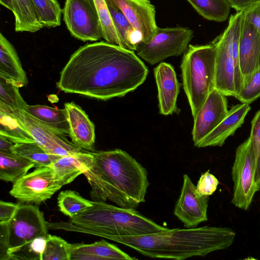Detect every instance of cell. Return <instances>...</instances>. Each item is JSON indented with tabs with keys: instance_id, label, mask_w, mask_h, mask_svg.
Masks as SVG:
<instances>
[{
	"instance_id": "cell-1",
	"label": "cell",
	"mask_w": 260,
	"mask_h": 260,
	"mask_svg": "<svg viewBox=\"0 0 260 260\" xmlns=\"http://www.w3.org/2000/svg\"><path fill=\"white\" fill-rule=\"evenodd\" d=\"M148 70L134 51L101 41L81 46L61 70L57 87L101 100L124 96L145 81Z\"/></svg>"
},
{
	"instance_id": "cell-2",
	"label": "cell",
	"mask_w": 260,
	"mask_h": 260,
	"mask_svg": "<svg viewBox=\"0 0 260 260\" xmlns=\"http://www.w3.org/2000/svg\"><path fill=\"white\" fill-rule=\"evenodd\" d=\"M91 168L83 174L96 202L107 200L118 206L136 209L145 202L149 185L146 169L120 149L92 152Z\"/></svg>"
},
{
	"instance_id": "cell-3",
	"label": "cell",
	"mask_w": 260,
	"mask_h": 260,
	"mask_svg": "<svg viewBox=\"0 0 260 260\" xmlns=\"http://www.w3.org/2000/svg\"><path fill=\"white\" fill-rule=\"evenodd\" d=\"M236 233L231 228L204 226L173 229L149 234L115 237L112 239L151 258L183 260L205 256L225 249L234 242Z\"/></svg>"
},
{
	"instance_id": "cell-4",
	"label": "cell",
	"mask_w": 260,
	"mask_h": 260,
	"mask_svg": "<svg viewBox=\"0 0 260 260\" xmlns=\"http://www.w3.org/2000/svg\"><path fill=\"white\" fill-rule=\"evenodd\" d=\"M92 206L67 221L48 222L49 230H63L101 237L110 240L115 237L135 236L167 231L137 211L92 201Z\"/></svg>"
},
{
	"instance_id": "cell-5",
	"label": "cell",
	"mask_w": 260,
	"mask_h": 260,
	"mask_svg": "<svg viewBox=\"0 0 260 260\" xmlns=\"http://www.w3.org/2000/svg\"><path fill=\"white\" fill-rule=\"evenodd\" d=\"M216 48L212 44L189 45L183 53L181 69L184 92L194 118L215 88Z\"/></svg>"
},
{
	"instance_id": "cell-6",
	"label": "cell",
	"mask_w": 260,
	"mask_h": 260,
	"mask_svg": "<svg viewBox=\"0 0 260 260\" xmlns=\"http://www.w3.org/2000/svg\"><path fill=\"white\" fill-rule=\"evenodd\" d=\"M243 12L232 15L224 31L212 43L216 48L215 88L235 97L243 85L239 60V39Z\"/></svg>"
},
{
	"instance_id": "cell-7",
	"label": "cell",
	"mask_w": 260,
	"mask_h": 260,
	"mask_svg": "<svg viewBox=\"0 0 260 260\" xmlns=\"http://www.w3.org/2000/svg\"><path fill=\"white\" fill-rule=\"evenodd\" d=\"M48 230L43 212L37 205L21 203L9 223L0 224V231L6 239L8 260L34 239L46 237Z\"/></svg>"
},
{
	"instance_id": "cell-8",
	"label": "cell",
	"mask_w": 260,
	"mask_h": 260,
	"mask_svg": "<svg viewBox=\"0 0 260 260\" xmlns=\"http://www.w3.org/2000/svg\"><path fill=\"white\" fill-rule=\"evenodd\" d=\"M193 36V30L188 27H158L149 42L147 43L141 42L139 44L137 54L153 65L169 57L184 53Z\"/></svg>"
},
{
	"instance_id": "cell-9",
	"label": "cell",
	"mask_w": 260,
	"mask_h": 260,
	"mask_svg": "<svg viewBox=\"0 0 260 260\" xmlns=\"http://www.w3.org/2000/svg\"><path fill=\"white\" fill-rule=\"evenodd\" d=\"M232 178L234 192L231 202L236 207L247 210L255 193L259 190L255 181L254 156L249 138L236 148Z\"/></svg>"
},
{
	"instance_id": "cell-10",
	"label": "cell",
	"mask_w": 260,
	"mask_h": 260,
	"mask_svg": "<svg viewBox=\"0 0 260 260\" xmlns=\"http://www.w3.org/2000/svg\"><path fill=\"white\" fill-rule=\"evenodd\" d=\"M63 19L71 35L83 42L103 38L100 18L93 0H66Z\"/></svg>"
},
{
	"instance_id": "cell-11",
	"label": "cell",
	"mask_w": 260,
	"mask_h": 260,
	"mask_svg": "<svg viewBox=\"0 0 260 260\" xmlns=\"http://www.w3.org/2000/svg\"><path fill=\"white\" fill-rule=\"evenodd\" d=\"M0 110L15 118L34 141L48 153L64 156L85 150L69 141L64 135L45 126L24 110L11 108L1 104Z\"/></svg>"
},
{
	"instance_id": "cell-12",
	"label": "cell",
	"mask_w": 260,
	"mask_h": 260,
	"mask_svg": "<svg viewBox=\"0 0 260 260\" xmlns=\"http://www.w3.org/2000/svg\"><path fill=\"white\" fill-rule=\"evenodd\" d=\"M50 166L36 168L13 184L10 195L23 204L39 205L61 188Z\"/></svg>"
},
{
	"instance_id": "cell-13",
	"label": "cell",
	"mask_w": 260,
	"mask_h": 260,
	"mask_svg": "<svg viewBox=\"0 0 260 260\" xmlns=\"http://www.w3.org/2000/svg\"><path fill=\"white\" fill-rule=\"evenodd\" d=\"M209 197L200 194L187 174L183 176V184L175 204L174 214L186 228L197 227L208 220Z\"/></svg>"
},
{
	"instance_id": "cell-14",
	"label": "cell",
	"mask_w": 260,
	"mask_h": 260,
	"mask_svg": "<svg viewBox=\"0 0 260 260\" xmlns=\"http://www.w3.org/2000/svg\"><path fill=\"white\" fill-rule=\"evenodd\" d=\"M225 96L216 88L213 89L193 118L192 137L194 146L226 117L229 110Z\"/></svg>"
},
{
	"instance_id": "cell-15",
	"label": "cell",
	"mask_w": 260,
	"mask_h": 260,
	"mask_svg": "<svg viewBox=\"0 0 260 260\" xmlns=\"http://www.w3.org/2000/svg\"><path fill=\"white\" fill-rule=\"evenodd\" d=\"M118 8L133 28L141 33L142 42L147 43L155 34L158 26L155 8L149 0H105Z\"/></svg>"
},
{
	"instance_id": "cell-16",
	"label": "cell",
	"mask_w": 260,
	"mask_h": 260,
	"mask_svg": "<svg viewBox=\"0 0 260 260\" xmlns=\"http://www.w3.org/2000/svg\"><path fill=\"white\" fill-rule=\"evenodd\" d=\"M240 70L243 84L260 68V32L245 18L243 12L239 39Z\"/></svg>"
},
{
	"instance_id": "cell-17",
	"label": "cell",
	"mask_w": 260,
	"mask_h": 260,
	"mask_svg": "<svg viewBox=\"0 0 260 260\" xmlns=\"http://www.w3.org/2000/svg\"><path fill=\"white\" fill-rule=\"evenodd\" d=\"M157 90L159 112L164 115L178 113L177 100L181 84L173 67L161 62L154 69Z\"/></svg>"
},
{
	"instance_id": "cell-18",
	"label": "cell",
	"mask_w": 260,
	"mask_h": 260,
	"mask_svg": "<svg viewBox=\"0 0 260 260\" xmlns=\"http://www.w3.org/2000/svg\"><path fill=\"white\" fill-rule=\"evenodd\" d=\"M70 127L72 142L82 149L94 152L95 127L88 115L74 102L64 105Z\"/></svg>"
},
{
	"instance_id": "cell-19",
	"label": "cell",
	"mask_w": 260,
	"mask_h": 260,
	"mask_svg": "<svg viewBox=\"0 0 260 260\" xmlns=\"http://www.w3.org/2000/svg\"><path fill=\"white\" fill-rule=\"evenodd\" d=\"M250 109L249 104L247 103L232 107L222 121L195 146L198 148L222 146L228 138L233 136L241 127Z\"/></svg>"
},
{
	"instance_id": "cell-20",
	"label": "cell",
	"mask_w": 260,
	"mask_h": 260,
	"mask_svg": "<svg viewBox=\"0 0 260 260\" xmlns=\"http://www.w3.org/2000/svg\"><path fill=\"white\" fill-rule=\"evenodd\" d=\"M93 161L92 152L84 150L61 156L50 166L54 171L55 180L62 186L87 172Z\"/></svg>"
},
{
	"instance_id": "cell-21",
	"label": "cell",
	"mask_w": 260,
	"mask_h": 260,
	"mask_svg": "<svg viewBox=\"0 0 260 260\" xmlns=\"http://www.w3.org/2000/svg\"><path fill=\"white\" fill-rule=\"evenodd\" d=\"M134 260L116 245L101 240L91 244H72L70 260Z\"/></svg>"
},
{
	"instance_id": "cell-22",
	"label": "cell",
	"mask_w": 260,
	"mask_h": 260,
	"mask_svg": "<svg viewBox=\"0 0 260 260\" xmlns=\"http://www.w3.org/2000/svg\"><path fill=\"white\" fill-rule=\"evenodd\" d=\"M0 78L19 88L27 84V78L12 44L0 34Z\"/></svg>"
},
{
	"instance_id": "cell-23",
	"label": "cell",
	"mask_w": 260,
	"mask_h": 260,
	"mask_svg": "<svg viewBox=\"0 0 260 260\" xmlns=\"http://www.w3.org/2000/svg\"><path fill=\"white\" fill-rule=\"evenodd\" d=\"M25 111L55 133L69 135L70 127L64 108L59 109L45 105H27Z\"/></svg>"
},
{
	"instance_id": "cell-24",
	"label": "cell",
	"mask_w": 260,
	"mask_h": 260,
	"mask_svg": "<svg viewBox=\"0 0 260 260\" xmlns=\"http://www.w3.org/2000/svg\"><path fill=\"white\" fill-rule=\"evenodd\" d=\"M16 32H35L42 29L32 0H12Z\"/></svg>"
},
{
	"instance_id": "cell-25",
	"label": "cell",
	"mask_w": 260,
	"mask_h": 260,
	"mask_svg": "<svg viewBox=\"0 0 260 260\" xmlns=\"http://www.w3.org/2000/svg\"><path fill=\"white\" fill-rule=\"evenodd\" d=\"M35 167L30 160L13 153L0 152V179L15 183Z\"/></svg>"
},
{
	"instance_id": "cell-26",
	"label": "cell",
	"mask_w": 260,
	"mask_h": 260,
	"mask_svg": "<svg viewBox=\"0 0 260 260\" xmlns=\"http://www.w3.org/2000/svg\"><path fill=\"white\" fill-rule=\"evenodd\" d=\"M12 152L32 161L35 168L50 166L61 157L48 153L35 141L16 143Z\"/></svg>"
},
{
	"instance_id": "cell-27",
	"label": "cell",
	"mask_w": 260,
	"mask_h": 260,
	"mask_svg": "<svg viewBox=\"0 0 260 260\" xmlns=\"http://www.w3.org/2000/svg\"><path fill=\"white\" fill-rule=\"evenodd\" d=\"M186 1L201 16L210 21H225L231 8L228 0Z\"/></svg>"
},
{
	"instance_id": "cell-28",
	"label": "cell",
	"mask_w": 260,
	"mask_h": 260,
	"mask_svg": "<svg viewBox=\"0 0 260 260\" xmlns=\"http://www.w3.org/2000/svg\"><path fill=\"white\" fill-rule=\"evenodd\" d=\"M92 204V201L84 198L74 190L61 191L57 197L59 210L69 217L83 213Z\"/></svg>"
},
{
	"instance_id": "cell-29",
	"label": "cell",
	"mask_w": 260,
	"mask_h": 260,
	"mask_svg": "<svg viewBox=\"0 0 260 260\" xmlns=\"http://www.w3.org/2000/svg\"><path fill=\"white\" fill-rule=\"evenodd\" d=\"M39 21L43 27H55L61 24L62 10L57 0H32Z\"/></svg>"
},
{
	"instance_id": "cell-30",
	"label": "cell",
	"mask_w": 260,
	"mask_h": 260,
	"mask_svg": "<svg viewBox=\"0 0 260 260\" xmlns=\"http://www.w3.org/2000/svg\"><path fill=\"white\" fill-rule=\"evenodd\" d=\"M0 135L7 137L15 144L34 141L31 136L15 118L1 110Z\"/></svg>"
},
{
	"instance_id": "cell-31",
	"label": "cell",
	"mask_w": 260,
	"mask_h": 260,
	"mask_svg": "<svg viewBox=\"0 0 260 260\" xmlns=\"http://www.w3.org/2000/svg\"><path fill=\"white\" fill-rule=\"evenodd\" d=\"M71 245L61 237L48 234L42 260H70Z\"/></svg>"
},
{
	"instance_id": "cell-32",
	"label": "cell",
	"mask_w": 260,
	"mask_h": 260,
	"mask_svg": "<svg viewBox=\"0 0 260 260\" xmlns=\"http://www.w3.org/2000/svg\"><path fill=\"white\" fill-rule=\"evenodd\" d=\"M106 3L119 37L120 46L128 50L134 51L129 42V36L135 29L118 8L106 2Z\"/></svg>"
},
{
	"instance_id": "cell-33",
	"label": "cell",
	"mask_w": 260,
	"mask_h": 260,
	"mask_svg": "<svg viewBox=\"0 0 260 260\" xmlns=\"http://www.w3.org/2000/svg\"><path fill=\"white\" fill-rule=\"evenodd\" d=\"M103 32V39L109 43L120 46L119 36L114 25L105 0H93Z\"/></svg>"
},
{
	"instance_id": "cell-34",
	"label": "cell",
	"mask_w": 260,
	"mask_h": 260,
	"mask_svg": "<svg viewBox=\"0 0 260 260\" xmlns=\"http://www.w3.org/2000/svg\"><path fill=\"white\" fill-rule=\"evenodd\" d=\"M19 88L0 78V104L11 108L25 110L27 104L21 96Z\"/></svg>"
},
{
	"instance_id": "cell-35",
	"label": "cell",
	"mask_w": 260,
	"mask_h": 260,
	"mask_svg": "<svg viewBox=\"0 0 260 260\" xmlns=\"http://www.w3.org/2000/svg\"><path fill=\"white\" fill-rule=\"evenodd\" d=\"M46 237H39L22 247L10 256V259L42 260L46 244Z\"/></svg>"
},
{
	"instance_id": "cell-36",
	"label": "cell",
	"mask_w": 260,
	"mask_h": 260,
	"mask_svg": "<svg viewBox=\"0 0 260 260\" xmlns=\"http://www.w3.org/2000/svg\"><path fill=\"white\" fill-rule=\"evenodd\" d=\"M249 139L253 153L255 181L260 190V110L251 121Z\"/></svg>"
},
{
	"instance_id": "cell-37",
	"label": "cell",
	"mask_w": 260,
	"mask_h": 260,
	"mask_svg": "<svg viewBox=\"0 0 260 260\" xmlns=\"http://www.w3.org/2000/svg\"><path fill=\"white\" fill-rule=\"evenodd\" d=\"M260 97V68L251 74L235 97L241 103L250 104Z\"/></svg>"
},
{
	"instance_id": "cell-38",
	"label": "cell",
	"mask_w": 260,
	"mask_h": 260,
	"mask_svg": "<svg viewBox=\"0 0 260 260\" xmlns=\"http://www.w3.org/2000/svg\"><path fill=\"white\" fill-rule=\"evenodd\" d=\"M219 183L217 178L208 170L201 175L196 189L200 194L209 197L216 191Z\"/></svg>"
},
{
	"instance_id": "cell-39",
	"label": "cell",
	"mask_w": 260,
	"mask_h": 260,
	"mask_svg": "<svg viewBox=\"0 0 260 260\" xmlns=\"http://www.w3.org/2000/svg\"><path fill=\"white\" fill-rule=\"evenodd\" d=\"M21 203L0 201V224H6L11 220Z\"/></svg>"
},
{
	"instance_id": "cell-40",
	"label": "cell",
	"mask_w": 260,
	"mask_h": 260,
	"mask_svg": "<svg viewBox=\"0 0 260 260\" xmlns=\"http://www.w3.org/2000/svg\"><path fill=\"white\" fill-rule=\"evenodd\" d=\"M231 8L237 12H246L260 2V0H228Z\"/></svg>"
},
{
	"instance_id": "cell-41",
	"label": "cell",
	"mask_w": 260,
	"mask_h": 260,
	"mask_svg": "<svg viewBox=\"0 0 260 260\" xmlns=\"http://www.w3.org/2000/svg\"><path fill=\"white\" fill-rule=\"evenodd\" d=\"M247 20L260 32V2L249 10L244 12Z\"/></svg>"
},
{
	"instance_id": "cell-42",
	"label": "cell",
	"mask_w": 260,
	"mask_h": 260,
	"mask_svg": "<svg viewBox=\"0 0 260 260\" xmlns=\"http://www.w3.org/2000/svg\"><path fill=\"white\" fill-rule=\"evenodd\" d=\"M15 143L7 137L0 135V152L12 153V148Z\"/></svg>"
},
{
	"instance_id": "cell-43",
	"label": "cell",
	"mask_w": 260,
	"mask_h": 260,
	"mask_svg": "<svg viewBox=\"0 0 260 260\" xmlns=\"http://www.w3.org/2000/svg\"><path fill=\"white\" fill-rule=\"evenodd\" d=\"M0 4L7 9L13 12L12 0H0Z\"/></svg>"
}]
</instances>
